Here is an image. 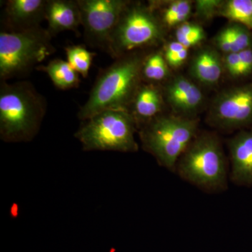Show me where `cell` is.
<instances>
[{
	"mask_svg": "<svg viewBox=\"0 0 252 252\" xmlns=\"http://www.w3.org/2000/svg\"><path fill=\"white\" fill-rule=\"evenodd\" d=\"M145 54L142 50L124 55L101 71L89 99L78 112L81 121L109 109L129 112L134 96L143 82L142 70Z\"/></svg>",
	"mask_w": 252,
	"mask_h": 252,
	"instance_id": "1",
	"label": "cell"
},
{
	"mask_svg": "<svg viewBox=\"0 0 252 252\" xmlns=\"http://www.w3.org/2000/svg\"><path fill=\"white\" fill-rule=\"evenodd\" d=\"M47 102L28 81L0 84V137L6 142L32 140L40 129Z\"/></svg>",
	"mask_w": 252,
	"mask_h": 252,
	"instance_id": "2",
	"label": "cell"
},
{
	"mask_svg": "<svg viewBox=\"0 0 252 252\" xmlns=\"http://www.w3.org/2000/svg\"><path fill=\"white\" fill-rule=\"evenodd\" d=\"M175 172L207 193L226 190L229 169L220 136L211 131H199L179 159Z\"/></svg>",
	"mask_w": 252,
	"mask_h": 252,
	"instance_id": "3",
	"label": "cell"
},
{
	"mask_svg": "<svg viewBox=\"0 0 252 252\" xmlns=\"http://www.w3.org/2000/svg\"><path fill=\"white\" fill-rule=\"evenodd\" d=\"M200 119L162 114L138 128L142 148L160 166L175 172L176 165L199 132Z\"/></svg>",
	"mask_w": 252,
	"mask_h": 252,
	"instance_id": "4",
	"label": "cell"
},
{
	"mask_svg": "<svg viewBox=\"0 0 252 252\" xmlns=\"http://www.w3.org/2000/svg\"><path fill=\"white\" fill-rule=\"evenodd\" d=\"M53 36L39 27L0 32V79L26 75L55 52Z\"/></svg>",
	"mask_w": 252,
	"mask_h": 252,
	"instance_id": "5",
	"label": "cell"
},
{
	"mask_svg": "<svg viewBox=\"0 0 252 252\" xmlns=\"http://www.w3.org/2000/svg\"><path fill=\"white\" fill-rule=\"evenodd\" d=\"M165 33L166 29L149 5L130 1L111 34L107 54L117 59L157 46L164 41Z\"/></svg>",
	"mask_w": 252,
	"mask_h": 252,
	"instance_id": "6",
	"label": "cell"
},
{
	"mask_svg": "<svg viewBox=\"0 0 252 252\" xmlns=\"http://www.w3.org/2000/svg\"><path fill=\"white\" fill-rule=\"evenodd\" d=\"M138 131L132 114L127 111L109 109L83 122L75 133L84 151H112L133 153L139 146L135 138Z\"/></svg>",
	"mask_w": 252,
	"mask_h": 252,
	"instance_id": "7",
	"label": "cell"
},
{
	"mask_svg": "<svg viewBox=\"0 0 252 252\" xmlns=\"http://www.w3.org/2000/svg\"><path fill=\"white\" fill-rule=\"evenodd\" d=\"M206 122L216 130L231 132L252 127V81L222 91L212 101Z\"/></svg>",
	"mask_w": 252,
	"mask_h": 252,
	"instance_id": "8",
	"label": "cell"
},
{
	"mask_svg": "<svg viewBox=\"0 0 252 252\" xmlns=\"http://www.w3.org/2000/svg\"><path fill=\"white\" fill-rule=\"evenodd\" d=\"M77 2L86 43L107 53L111 34L130 1L77 0Z\"/></svg>",
	"mask_w": 252,
	"mask_h": 252,
	"instance_id": "9",
	"label": "cell"
},
{
	"mask_svg": "<svg viewBox=\"0 0 252 252\" xmlns=\"http://www.w3.org/2000/svg\"><path fill=\"white\" fill-rule=\"evenodd\" d=\"M165 102L176 115L197 118L205 97L196 84L182 75L170 78L162 88Z\"/></svg>",
	"mask_w": 252,
	"mask_h": 252,
	"instance_id": "10",
	"label": "cell"
},
{
	"mask_svg": "<svg viewBox=\"0 0 252 252\" xmlns=\"http://www.w3.org/2000/svg\"><path fill=\"white\" fill-rule=\"evenodd\" d=\"M229 180L238 187H252V127L238 131L227 141Z\"/></svg>",
	"mask_w": 252,
	"mask_h": 252,
	"instance_id": "11",
	"label": "cell"
},
{
	"mask_svg": "<svg viewBox=\"0 0 252 252\" xmlns=\"http://www.w3.org/2000/svg\"><path fill=\"white\" fill-rule=\"evenodd\" d=\"M47 0H9L4 10L7 31H26L39 27L45 20Z\"/></svg>",
	"mask_w": 252,
	"mask_h": 252,
	"instance_id": "12",
	"label": "cell"
},
{
	"mask_svg": "<svg viewBox=\"0 0 252 252\" xmlns=\"http://www.w3.org/2000/svg\"><path fill=\"white\" fill-rule=\"evenodd\" d=\"M165 103L162 88H159L157 84L143 81L136 92L129 109L135 119L137 129L163 114Z\"/></svg>",
	"mask_w": 252,
	"mask_h": 252,
	"instance_id": "13",
	"label": "cell"
},
{
	"mask_svg": "<svg viewBox=\"0 0 252 252\" xmlns=\"http://www.w3.org/2000/svg\"><path fill=\"white\" fill-rule=\"evenodd\" d=\"M45 20L49 26L47 30L53 36L61 32H77L81 26L77 0H47Z\"/></svg>",
	"mask_w": 252,
	"mask_h": 252,
	"instance_id": "14",
	"label": "cell"
},
{
	"mask_svg": "<svg viewBox=\"0 0 252 252\" xmlns=\"http://www.w3.org/2000/svg\"><path fill=\"white\" fill-rule=\"evenodd\" d=\"M220 54L218 50L210 46L199 50L190 63L192 77L203 85H217L224 70L223 59Z\"/></svg>",
	"mask_w": 252,
	"mask_h": 252,
	"instance_id": "15",
	"label": "cell"
},
{
	"mask_svg": "<svg viewBox=\"0 0 252 252\" xmlns=\"http://www.w3.org/2000/svg\"><path fill=\"white\" fill-rule=\"evenodd\" d=\"M149 6L158 16L165 29L180 26L191 14L192 3L188 0L149 1Z\"/></svg>",
	"mask_w": 252,
	"mask_h": 252,
	"instance_id": "16",
	"label": "cell"
},
{
	"mask_svg": "<svg viewBox=\"0 0 252 252\" xmlns=\"http://www.w3.org/2000/svg\"><path fill=\"white\" fill-rule=\"evenodd\" d=\"M36 69L45 72L54 85L60 90L77 88L80 84L79 74L64 60H52L46 65H38Z\"/></svg>",
	"mask_w": 252,
	"mask_h": 252,
	"instance_id": "17",
	"label": "cell"
},
{
	"mask_svg": "<svg viewBox=\"0 0 252 252\" xmlns=\"http://www.w3.org/2000/svg\"><path fill=\"white\" fill-rule=\"evenodd\" d=\"M218 16L245 26L252 33V0L221 1Z\"/></svg>",
	"mask_w": 252,
	"mask_h": 252,
	"instance_id": "18",
	"label": "cell"
},
{
	"mask_svg": "<svg viewBox=\"0 0 252 252\" xmlns=\"http://www.w3.org/2000/svg\"><path fill=\"white\" fill-rule=\"evenodd\" d=\"M144 82L157 84L170 79V69L161 51H154L147 54L142 70Z\"/></svg>",
	"mask_w": 252,
	"mask_h": 252,
	"instance_id": "19",
	"label": "cell"
},
{
	"mask_svg": "<svg viewBox=\"0 0 252 252\" xmlns=\"http://www.w3.org/2000/svg\"><path fill=\"white\" fill-rule=\"evenodd\" d=\"M67 61L74 70L84 78L88 77L96 54L83 45H72L64 48Z\"/></svg>",
	"mask_w": 252,
	"mask_h": 252,
	"instance_id": "20",
	"label": "cell"
},
{
	"mask_svg": "<svg viewBox=\"0 0 252 252\" xmlns=\"http://www.w3.org/2000/svg\"><path fill=\"white\" fill-rule=\"evenodd\" d=\"M176 41L187 49L198 45L205 40L206 34L203 27L197 23L186 22L177 27Z\"/></svg>",
	"mask_w": 252,
	"mask_h": 252,
	"instance_id": "21",
	"label": "cell"
},
{
	"mask_svg": "<svg viewBox=\"0 0 252 252\" xmlns=\"http://www.w3.org/2000/svg\"><path fill=\"white\" fill-rule=\"evenodd\" d=\"M163 55L169 67H180L188 59L189 49L177 41H172L167 44Z\"/></svg>",
	"mask_w": 252,
	"mask_h": 252,
	"instance_id": "22",
	"label": "cell"
},
{
	"mask_svg": "<svg viewBox=\"0 0 252 252\" xmlns=\"http://www.w3.org/2000/svg\"><path fill=\"white\" fill-rule=\"evenodd\" d=\"M215 48L220 52L228 54L237 53L233 23L223 28L215 38Z\"/></svg>",
	"mask_w": 252,
	"mask_h": 252,
	"instance_id": "23",
	"label": "cell"
},
{
	"mask_svg": "<svg viewBox=\"0 0 252 252\" xmlns=\"http://www.w3.org/2000/svg\"><path fill=\"white\" fill-rule=\"evenodd\" d=\"M220 0H198L195 1V15L200 21L206 22L218 16Z\"/></svg>",
	"mask_w": 252,
	"mask_h": 252,
	"instance_id": "24",
	"label": "cell"
},
{
	"mask_svg": "<svg viewBox=\"0 0 252 252\" xmlns=\"http://www.w3.org/2000/svg\"><path fill=\"white\" fill-rule=\"evenodd\" d=\"M223 69L233 79L240 78V61L238 53L224 55L223 58Z\"/></svg>",
	"mask_w": 252,
	"mask_h": 252,
	"instance_id": "25",
	"label": "cell"
},
{
	"mask_svg": "<svg viewBox=\"0 0 252 252\" xmlns=\"http://www.w3.org/2000/svg\"><path fill=\"white\" fill-rule=\"evenodd\" d=\"M240 61V78L252 74V48L238 53Z\"/></svg>",
	"mask_w": 252,
	"mask_h": 252,
	"instance_id": "26",
	"label": "cell"
}]
</instances>
